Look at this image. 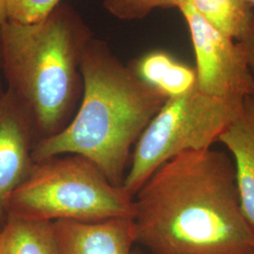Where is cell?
Masks as SVG:
<instances>
[{
  "label": "cell",
  "mask_w": 254,
  "mask_h": 254,
  "mask_svg": "<svg viewBox=\"0 0 254 254\" xmlns=\"http://www.w3.org/2000/svg\"><path fill=\"white\" fill-rule=\"evenodd\" d=\"M136 76L167 99L184 95L197 86L196 71L165 52H152L131 66Z\"/></svg>",
  "instance_id": "10"
},
{
  "label": "cell",
  "mask_w": 254,
  "mask_h": 254,
  "mask_svg": "<svg viewBox=\"0 0 254 254\" xmlns=\"http://www.w3.org/2000/svg\"><path fill=\"white\" fill-rule=\"evenodd\" d=\"M59 254H133V218L53 222Z\"/></svg>",
  "instance_id": "8"
},
{
  "label": "cell",
  "mask_w": 254,
  "mask_h": 254,
  "mask_svg": "<svg viewBox=\"0 0 254 254\" xmlns=\"http://www.w3.org/2000/svg\"><path fill=\"white\" fill-rule=\"evenodd\" d=\"M80 72L79 108L63 129L37 140L33 159L81 155L113 185L123 187L132 147L167 98L94 37L82 55Z\"/></svg>",
  "instance_id": "2"
},
{
  "label": "cell",
  "mask_w": 254,
  "mask_h": 254,
  "mask_svg": "<svg viewBox=\"0 0 254 254\" xmlns=\"http://www.w3.org/2000/svg\"><path fill=\"white\" fill-rule=\"evenodd\" d=\"M133 254H141V253H139V252H133Z\"/></svg>",
  "instance_id": "19"
},
{
  "label": "cell",
  "mask_w": 254,
  "mask_h": 254,
  "mask_svg": "<svg viewBox=\"0 0 254 254\" xmlns=\"http://www.w3.org/2000/svg\"><path fill=\"white\" fill-rule=\"evenodd\" d=\"M36 128L29 112L8 90L0 96V228L9 197L30 174Z\"/></svg>",
  "instance_id": "7"
},
{
  "label": "cell",
  "mask_w": 254,
  "mask_h": 254,
  "mask_svg": "<svg viewBox=\"0 0 254 254\" xmlns=\"http://www.w3.org/2000/svg\"><path fill=\"white\" fill-rule=\"evenodd\" d=\"M247 1H248V2H249V3H250V4H251V5H252V6H253V7H254V0H247Z\"/></svg>",
  "instance_id": "18"
},
{
  "label": "cell",
  "mask_w": 254,
  "mask_h": 254,
  "mask_svg": "<svg viewBox=\"0 0 254 254\" xmlns=\"http://www.w3.org/2000/svg\"><path fill=\"white\" fill-rule=\"evenodd\" d=\"M61 4V0H7L8 21L30 25L44 21Z\"/></svg>",
  "instance_id": "14"
},
{
  "label": "cell",
  "mask_w": 254,
  "mask_h": 254,
  "mask_svg": "<svg viewBox=\"0 0 254 254\" xmlns=\"http://www.w3.org/2000/svg\"><path fill=\"white\" fill-rule=\"evenodd\" d=\"M92 38L79 13L64 3L40 23L0 26L3 78L29 112L38 140L73 117L83 90L82 55Z\"/></svg>",
  "instance_id": "3"
},
{
  "label": "cell",
  "mask_w": 254,
  "mask_h": 254,
  "mask_svg": "<svg viewBox=\"0 0 254 254\" xmlns=\"http://www.w3.org/2000/svg\"><path fill=\"white\" fill-rule=\"evenodd\" d=\"M0 254H59L53 222L9 214L0 228Z\"/></svg>",
  "instance_id": "11"
},
{
  "label": "cell",
  "mask_w": 254,
  "mask_h": 254,
  "mask_svg": "<svg viewBox=\"0 0 254 254\" xmlns=\"http://www.w3.org/2000/svg\"><path fill=\"white\" fill-rule=\"evenodd\" d=\"M7 21V0H0V26Z\"/></svg>",
  "instance_id": "16"
},
{
  "label": "cell",
  "mask_w": 254,
  "mask_h": 254,
  "mask_svg": "<svg viewBox=\"0 0 254 254\" xmlns=\"http://www.w3.org/2000/svg\"><path fill=\"white\" fill-rule=\"evenodd\" d=\"M218 141L233 155L240 205L254 233V95L246 98L240 113Z\"/></svg>",
  "instance_id": "9"
},
{
  "label": "cell",
  "mask_w": 254,
  "mask_h": 254,
  "mask_svg": "<svg viewBox=\"0 0 254 254\" xmlns=\"http://www.w3.org/2000/svg\"><path fill=\"white\" fill-rule=\"evenodd\" d=\"M244 101L214 97L197 86L167 99L136 140L123 188L134 198L161 165L179 154L211 148L238 116Z\"/></svg>",
  "instance_id": "5"
},
{
  "label": "cell",
  "mask_w": 254,
  "mask_h": 254,
  "mask_svg": "<svg viewBox=\"0 0 254 254\" xmlns=\"http://www.w3.org/2000/svg\"><path fill=\"white\" fill-rule=\"evenodd\" d=\"M178 9L190 31L198 89L223 99L244 100L254 95V75L240 44L209 24L190 0H184Z\"/></svg>",
  "instance_id": "6"
},
{
  "label": "cell",
  "mask_w": 254,
  "mask_h": 254,
  "mask_svg": "<svg viewBox=\"0 0 254 254\" xmlns=\"http://www.w3.org/2000/svg\"><path fill=\"white\" fill-rule=\"evenodd\" d=\"M2 78H3V71H2V49H1V40H0V96L4 93L5 90L2 87Z\"/></svg>",
  "instance_id": "17"
},
{
  "label": "cell",
  "mask_w": 254,
  "mask_h": 254,
  "mask_svg": "<svg viewBox=\"0 0 254 254\" xmlns=\"http://www.w3.org/2000/svg\"><path fill=\"white\" fill-rule=\"evenodd\" d=\"M238 43L240 44V46L245 53L249 67H250L251 72L253 73L254 77V20L247 35L243 38L242 41H240Z\"/></svg>",
  "instance_id": "15"
},
{
  "label": "cell",
  "mask_w": 254,
  "mask_h": 254,
  "mask_svg": "<svg viewBox=\"0 0 254 254\" xmlns=\"http://www.w3.org/2000/svg\"><path fill=\"white\" fill-rule=\"evenodd\" d=\"M7 214L41 221L133 218L134 198L77 154L36 162L9 197Z\"/></svg>",
  "instance_id": "4"
},
{
  "label": "cell",
  "mask_w": 254,
  "mask_h": 254,
  "mask_svg": "<svg viewBox=\"0 0 254 254\" xmlns=\"http://www.w3.org/2000/svg\"><path fill=\"white\" fill-rule=\"evenodd\" d=\"M184 0H104L103 6L111 15L121 20L146 17L158 8H179Z\"/></svg>",
  "instance_id": "13"
},
{
  "label": "cell",
  "mask_w": 254,
  "mask_h": 254,
  "mask_svg": "<svg viewBox=\"0 0 254 254\" xmlns=\"http://www.w3.org/2000/svg\"><path fill=\"white\" fill-rule=\"evenodd\" d=\"M136 243L151 254H254L234 164L212 148L161 165L134 196Z\"/></svg>",
  "instance_id": "1"
},
{
  "label": "cell",
  "mask_w": 254,
  "mask_h": 254,
  "mask_svg": "<svg viewBox=\"0 0 254 254\" xmlns=\"http://www.w3.org/2000/svg\"><path fill=\"white\" fill-rule=\"evenodd\" d=\"M209 24L236 42L247 35L254 20L253 6L247 0H190Z\"/></svg>",
  "instance_id": "12"
}]
</instances>
